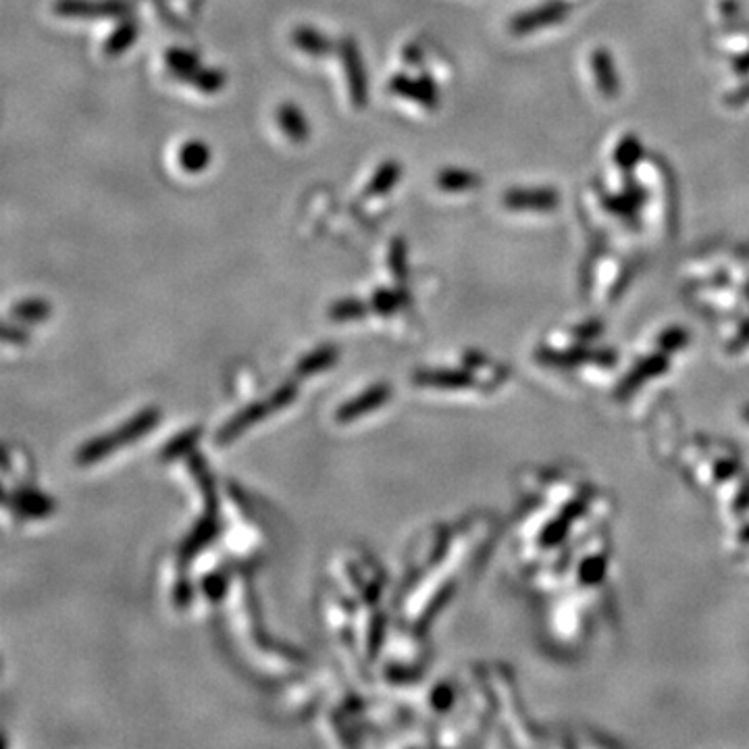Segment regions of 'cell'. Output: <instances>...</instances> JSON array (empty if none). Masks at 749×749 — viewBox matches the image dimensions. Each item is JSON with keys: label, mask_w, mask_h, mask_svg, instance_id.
Masks as SVG:
<instances>
[{"label": "cell", "mask_w": 749, "mask_h": 749, "mask_svg": "<svg viewBox=\"0 0 749 749\" xmlns=\"http://www.w3.org/2000/svg\"><path fill=\"white\" fill-rule=\"evenodd\" d=\"M418 385L441 387V390H458V387L473 385V374L466 371H421L415 374Z\"/></svg>", "instance_id": "obj_14"}, {"label": "cell", "mask_w": 749, "mask_h": 749, "mask_svg": "<svg viewBox=\"0 0 749 749\" xmlns=\"http://www.w3.org/2000/svg\"><path fill=\"white\" fill-rule=\"evenodd\" d=\"M402 177V165H399L398 160H385L381 162L377 167V171L373 173V177L368 179V184L365 187V196L366 198H377V196H385V193H390L393 190V185L398 184V179Z\"/></svg>", "instance_id": "obj_11"}, {"label": "cell", "mask_w": 749, "mask_h": 749, "mask_svg": "<svg viewBox=\"0 0 749 749\" xmlns=\"http://www.w3.org/2000/svg\"><path fill=\"white\" fill-rule=\"evenodd\" d=\"M217 531H218L217 508H210L209 506V514H206L202 521L193 527L190 537H187L184 543V547H181V560L187 562V560H192L198 552H202V547L209 546V543L215 539Z\"/></svg>", "instance_id": "obj_8"}, {"label": "cell", "mask_w": 749, "mask_h": 749, "mask_svg": "<svg viewBox=\"0 0 749 749\" xmlns=\"http://www.w3.org/2000/svg\"><path fill=\"white\" fill-rule=\"evenodd\" d=\"M225 84H227V78L221 69H210V67H200L193 78L190 79V86L196 87L202 94H217L221 92Z\"/></svg>", "instance_id": "obj_20"}, {"label": "cell", "mask_w": 749, "mask_h": 749, "mask_svg": "<svg viewBox=\"0 0 749 749\" xmlns=\"http://www.w3.org/2000/svg\"><path fill=\"white\" fill-rule=\"evenodd\" d=\"M390 92L396 94V96L408 98L412 103H418V81L410 78L408 73H396L390 79Z\"/></svg>", "instance_id": "obj_25"}, {"label": "cell", "mask_w": 749, "mask_h": 749, "mask_svg": "<svg viewBox=\"0 0 749 749\" xmlns=\"http://www.w3.org/2000/svg\"><path fill=\"white\" fill-rule=\"evenodd\" d=\"M190 599H192L190 583H187V580H179L177 587H175V604H177L179 608H185V605L190 604Z\"/></svg>", "instance_id": "obj_29"}, {"label": "cell", "mask_w": 749, "mask_h": 749, "mask_svg": "<svg viewBox=\"0 0 749 749\" xmlns=\"http://www.w3.org/2000/svg\"><path fill=\"white\" fill-rule=\"evenodd\" d=\"M531 12H533V11H531ZM533 15H535V19L527 15V17H521L518 21H514V31L516 29L518 31H529L531 28L535 29L537 25H552L556 21H560L562 15H564V9H562V6L552 4V6H543V9L535 11Z\"/></svg>", "instance_id": "obj_21"}, {"label": "cell", "mask_w": 749, "mask_h": 749, "mask_svg": "<svg viewBox=\"0 0 749 749\" xmlns=\"http://www.w3.org/2000/svg\"><path fill=\"white\" fill-rule=\"evenodd\" d=\"M452 704H454V691H452V687L437 685L435 689L431 691V705H433V708L437 712L449 710V708H452Z\"/></svg>", "instance_id": "obj_26"}, {"label": "cell", "mask_w": 749, "mask_h": 749, "mask_svg": "<svg viewBox=\"0 0 749 749\" xmlns=\"http://www.w3.org/2000/svg\"><path fill=\"white\" fill-rule=\"evenodd\" d=\"M128 0H54L53 11L65 19H112L128 17Z\"/></svg>", "instance_id": "obj_4"}, {"label": "cell", "mask_w": 749, "mask_h": 749, "mask_svg": "<svg viewBox=\"0 0 749 749\" xmlns=\"http://www.w3.org/2000/svg\"><path fill=\"white\" fill-rule=\"evenodd\" d=\"M340 356V350L335 346H321L315 352L306 354L302 360L296 365V374L298 377H309V374L321 373L325 368H329Z\"/></svg>", "instance_id": "obj_15"}, {"label": "cell", "mask_w": 749, "mask_h": 749, "mask_svg": "<svg viewBox=\"0 0 749 749\" xmlns=\"http://www.w3.org/2000/svg\"><path fill=\"white\" fill-rule=\"evenodd\" d=\"M296 385L293 383H287L273 393L271 398L265 399V402H256V404H250L243 408L242 412H237V415L227 421L221 427V431L217 433V441L218 443H229L234 441L235 437H240L243 431L248 427H252L259 421H262L267 415H271L275 410H281L285 408L287 404L293 402V398H296Z\"/></svg>", "instance_id": "obj_2"}, {"label": "cell", "mask_w": 749, "mask_h": 749, "mask_svg": "<svg viewBox=\"0 0 749 749\" xmlns=\"http://www.w3.org/2000/svg\"><path fill=\"white\" fill-rule=\"evenodd\" d=\"M6 504L12 506V510L25 518H42L54 510V502L37 491H15L12 496H6Z\"/></svg>", "instance_id": "obj_9"}, {"label": "cell", "mask_w": 749, "mask_h": 749, "mask_svg": "<svg viewBox=\"0 0 749 749\" xmlns=\"http://www.w3.org/2000/svg\"><path fill=\"white\" fill-rule=\"evenodd\" d=\"M159 421H160L159 408L142 410L140 415L125 423L119 431H112L111 435H104V437H96V440L87 441L86 446H81L78 449L75 460H78L79 465H92V462L103 460L109 454L115 452L117 448L125 446V443L140 440V437L146 435L150 429H154L156 424H159Z\"/></svg>", "instance_id": "obj_1"}, {"label": "cell", "mask_w": 749, "mask_h": 749, "mask_svg": "<svg viewBox=\"0 0 749 749\" xmlns=\"http://www.w3.org/2000/svg\"><path fill=\"white\" fill-rule=\"evenodd\" d=\"M391 396V390L390 385H374L371 390H366L365 393H360L358 398L350 399V402L342 404L340 408L335 412V418L340 423H350V421H356V418H360L365 412H371L374 408H379V406H383L387 399Z\"/></svg>", "instance_id": "obj_5"}, {"label": "cell", "mask_w": 749, "mask_h": 749, "mask_svg": "<svg viewBox=\"0 0 749 749\" xmlns=\"http://www.w3.org/2000/svg\"><path fill=\"white\" fill-rule=\"evenodd\" d=\"M340 59L343 73H346L350 100H352L356 109H365L368 104V78L365 71V62H362L360 48L354 37H343L340 42Z\"/></svg>", "instance_id": "obj_3"}, {"label": "cell", "mask_w": 749, "mask_h": 749, "mask_svg": "<svg viewBox=\"0 0 749 749\" xmlns=\"http://www.w3.org/2000/svg\"><path fill=\"white\" fill-rule=\"evenodd\" d=\"M292 42L298 50H302L304 54L315 56V59H323L333 53V42L329 40L323 31H318L312 25H298L296 29L292 31Z\"/></svg>", "instance_id": "obj_7"}, {"label": "cell", "mask_w": 749, "mask_h": 749, "mask_svg": "<svg viewBox=\"0 0 749 749\" xmlns=\"http://www.w3.org/2000/svg\"><path fill=\"white\" fill-rule=\"evenodd\" d=\"M408 300V293L406 292H391L385 290V287H379L377 292L373 293V309L379 312V315H391L393 310H398L399 306L406 304Z\"/></svg>", "instance_id": "obj_23"}, {"label": "cell", "mask_w": 749, "mask_h": 749, "mask_svg": "<svg viewBox=\"0 0 749 749\" xmlns=\"http://www.w3.org/2000/svg\"><path fill=\"white\" fill-rule=\"evenodd\" d=\"M383 630H385V616H377L374 618L373 627H371V641H368V652H371V658H374L379 652V646L381 641H383Z\"/></svg>", "instance_id": "obj_28"}, {"label": "cell", "mask_w": 749, "mask_h": 749, "mask_svg": "<svg viewBox=\"0 0 749 749\" xmlns=\"http://www.w3.org/2000/svg\"><path fill=\"white\" fill-rule=\"evenodd\" d=\"M421 59H423L421 48L415 46V44H410V46H406V50H404V61L408 62V65H415V62H421Z\"/></svg>", "instance_id": "obj_31"}, {"label": "cell", "mask_w": 749, "mask_h": 749, "mask_svg": "<svg viewBox=\"0 0 749 749\" xmlns=\"http://www.w3.org/2000/svg\"><path fill=\"white\" fill-rule=\"evenodd\" d=\"M275 117H277V125L281 128V131H284V134L290 137L293 144L309 142L310 125L309 121H306L304 112L300 106H296L293 103L279 104Z\"/></svg>", "instance_id": "obj_6"}, {"label": "cell", "mask_w": 749, "mask_h": 749, "mask_svg": "<svg viewBox=\"0 0 749 749\" xmlns=\"http://www.w3.org/2000/svg\"><path fill=\"white\" fill-rule=\"evenodd\" d=\"M200 435H202V429L192 427L184 431V433H179L177 437H173V440L162 448L160 460H175V458H179V456H184L185 452H190V449L196 446Z\"/></svg>", "instance_id": "obj_19"}, {"label": "cell", "mask_w": 749, "mask_h": 749, "mask_svg": "<svg viewBox=\"0 0 749 749\" xmlns=\"http://www.w3.org/2000/svg\"><path fill=\"white\" fill-rule=\"evenodd\" d=\"M406 256H408V248H406L404 237H393L387 260H390L391 273L396 275L398 279H404L406 273H408V268H406V267H408V265H406Z\"/></svg>", "instance_id": "obj_24"}, {"label": "cell", "mask_w": 749, "mask_h": 749, "mask_svg": "<svg viewBox=\"0 0 749 749\" xmlns=\"http://www.w3.org/2000/svg\"><path fill=\"white\" fill-rule=\"evenodd\" d=\"M3 337H4V342H11V343H25V342H28V333H25V329L15 327V325H6L4 331H3Z\"/></svg>", "instance_id": "obj_30"}, {"label": "cell", "mask_w": 749, "mask_h": 749, "mask_svg": "<svg viewBox=\"0 0 749 749\" xmlns=\"http://www.w3.org/2000/svg\"><path fill=\"white\" fill-rule=\"evenodd\" d=\"M50 310H53V306L44 302L42 298H28L12 306L11 315L23 323H40L50 315Z\"/></svg>", "instance_id": "obj_18"}, {"label": "cell", "mask_w": 749, "mask_h": 749, "mask_svg": "<svg viewBox=\"0 0 749 749\" xmlns=\"http://www.w3.org/2000/svg\"><path fill=\"white\" fill-rule=\"evenodd\" d=\"M437 185L443 192H466L479 187V177L465 169H443L437 173Z\"/></svg>", "instance_id": "obj_17"}, {"label": "cell", "mask_w": 749, "mask_h": 749, "mask_svg": "<svg viewBox=\"0 0 749 749\" xmlns=\"http://www.w3.org/2000/svg\"><path fill=\"white\" fill-rule=\"evenodd\" d=\"M202 589L206 596L210 597V602H218V599L223 597L225 589H227V583H225V577L223 574H209V577L204 579V585Z\"/></svg>", "instance_id": "obj_27"}, {"label": "cell", "mask_w": 749, "mask_h": 749, "mask_svg": "<svg viewBox=\"0 0 749 749\" xmlns=\"http://www.w3.org/2000/svg\"><path fill=\"white\" fill-rule=\"evenodd\" d=\"M368 306L362 302V300L356 298H343L340 302H335L329 309V318L333 321H356V318H362L366 315Z\"/></svg>", "instance_id": "obj_22"}, {"label": "cell", "mask_w": 749, "mask_h": 749, "mask_svg": "<svg viewBox=\"0 0 749 749\" xmlns=\"http://www.w3.org/2000/svg\"><path fill=\"white\" fill-rule=\"evenodd\" d=\"M506 204L512 206V209H554L558 204V198L554 196L552 192L547 190H535V192H510L506 196Z\"/></svg>", "instance_id": "obj_16"}, {"label": "cell", "mask_w": 749, "mask_h": 749, "mask_svg": "<svg viewBox=\"0 0 749 749\" xmlns=\"http://www.w3.org/2000/svg\"><path fill=\"white\" fill-rule=\"evenodd\" d=\"M137 36H140V28H137L134 19H123V21L112 29V34L106 37L104 54L111 56V59L121 56L123 53H128L129 46H134Z\"/></svg>", "instance_id": "obj_13"}, {"label": "cell", "mask_w": 749, "mask_h": 749, "mask_svg": "<svg viewBox=\"0 0 749 749\" xmlns=\"http://www.w3.org/2000/svg\"><path fill=\"white\" fill-rule=\"evenodd\" d=\"M212 152L210 146L202 140H187L181 144L177 152V162L185 173H202L210 165Z\"/></svg>", "instance_id": "obj_12"}, {"label": "cell", "mask_w": 749, "mask_h": 749, "mask_svg": "<svg viewBox=\"0 0 749 749\" xmlns=\"http://www.w3.org/2000/svg\"><path fill=\"white\" fill-rule=\"evenodd\" d=\"M165 62H167V69L171 71L173 78L179 79V81H185V84H190L193 73H196L198 69L202 67V62H200V56L196 53H192V50H185V48H179V46H173V48L167 50Z\"/></svg>", "instance_id": "obj_10"}]
</instances>
